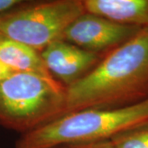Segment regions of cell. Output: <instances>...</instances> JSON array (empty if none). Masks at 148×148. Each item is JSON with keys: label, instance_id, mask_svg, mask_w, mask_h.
Wrapping results in <instances>:
<instances>
[{"label": "cell", "instance_id": "obj_1", "mask_svg": "<svg viewBox=\"0 0 148 148\" xmlns=\"http://www.w3.org/2000/svg\"><path fill=\"white\" fill-rule=\"evenodd\" d=\"M147 100L148 27L107 53L86 77L67 87L64 114L86 109L123 108Z\"/></svg>", "mask_w": 148, "mask_h": 148}, {"label": "cell", "instance_id": "obj_2", "mask_svg": "<svg viewBox=\"0 0 148 148\" xmlns=\"http://www.w3.org/2000/svg\"><path fill=\"white\" fill-rule=\"evenodd\" d=\"M148 122V100L118 109H86L66 114L21 134L16 148H53L61 145L110 141Z\"/></svg>", "mask_w": 148, "mask_h": 148}, {"label": "cell", "instance_id": "obj_3", "mask_svg": "<svg viewBox=\"0 0 148 148\" xmlns=\"http://www.w3.org/2000/svg\"><path fill=\"white\" fill-rule=\"evenodd\" d=\"M67 87L51 76L12 73L0 81V125L24 134L63 116Z\"/></svg>", "mask_w": 148, "mask_h": 148}, {"label": "cell", "instance_id": "obj_4", "mask_svg": "<svg viewBox=\"0 0 148 148\" xmlns=\"http://www.w3.org/2000/svg\"><path fill=\"white\" fill-rule=\"evenodd\" d=\"M85 12L83 0L27 1L0 16V33L41 53Z\"/></svg>", "mask_w": 148, "mask_h": 148}, {"label": "cell", "instance_id": "obj_5", "mask_svg": "<svg viewBox=\"0 0 148 148\" xmlns=\"http://www.w3.org/2000/svg\"><path fill=\"white\" fill-rule=\"evenodd\" d=\"M140 30L141 28L122 25L86 12L67 28L62 40L86 51L105 56Z\"/></svg>", "mask_w": 148, "mask_h": 148}, {"label": "cell", "instance_id": "obj_6", "mask_svg": "<svg viewBox=\"0 0 148 148\" xmlns=\"http://www.w3.org/2000/svg\"><path fill=\"white\" fill-rule=\"evenodd\" d=\"M40 54L50 75L66 87L82 79L104 57L64 40L50 44Z\"/></svg>", "mask_w": 148, "mask_h": 148}, {"label": "cell", "instance_id": "obj_7", "mask_svg": "<svg viewBox=\"0 0 148 148\" xmlns=\"http://www.w3.org/2000/svg\"><path fill=\"white\" fill-rule=\"evenodd\" d=\"M86 12L125 26L148 27V0H83Z\"/></svg>", "mask_w": 148, "mask_h": 148}, {"label": "cell", "instance_id": "obj_8", "mask_svg": "<svg viewBox=\"0 0 148 148\" xmlns=\"http://www.w3.org/2000/svg\"><path fill=\"white\" fill-rule=\"evenodd\" d=\"M0 61L13 73H34L51 76L40 52L1 33Z\"/></svg>", "mask_w": 148, "mask_h": 148}, {"label": "cell", "instance_id": "obj_9", "mask_svg": "<svg viewBox=\"0 0 148 148\" xmlns=\"http://www.w3.org/2000/svg\"><path fill=\"white\" fill-rule=\"evenodd\" d=\"M110 141L114 148H148V122L118 134Z\"/></svg>", "mask_w": 148, "mask_h": 148}, {"label": "cell", "instance_id": "obj_10", "mask_svg": "<svg viewBox=\"0 0 148 148\" xmlns=\"http://www.w3.org/2000/svg\"><path fill=\"white\" fill-rule=\"evenodd\" d=\"M53 148H114V147L110 140V141H101V142H94V143L66 144Z\"/></svg>", "mask_w": 148, "mask_h": 148}, {"label": "cell", "instance_id": "obj_11", "mask_svg": "<svg viewBox=\"0 0 148 148\" xmlns=\"http://www.w3.org/2000/svg\"><path fill=\"white\" fill-rule=\"evenodd\" d=\"M26 2L22 0H0V16L15 10Z\"/></svg>", "mask_w": 148, "mask_h": 148}, {"label": "cell", "instance_id": "obj_12", "mask_svg": "<svg viewBox=\"0 0 148 148\" xmlns=\"http://www.w3.org/2000/svg\"><path fill=\"white\" fill-rule=\"evenodd\" d=\"M13 72L12 70H10L7 66H5L0 61V81L5 79L6 77H8Z\"/></svg>", "mask_w": 148, "mask_h": 148}]
</instances>
